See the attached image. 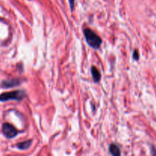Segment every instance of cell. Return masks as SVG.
Returning a JSON list of instances; mask_svg holds the SVG:
<instances>
[{"instance_id": "obj_8", "label": "cell", "mask_w": 156, "mask_h": 156, "mask_svg": "<svg viewBox=\"0 0 156 156\" xmlns=\"http://www.w3.org/2000/svg\"><path fill=\"white\" fill-rule=\"evenodd\" d=\"M139 57H140V55H139L137 50H136L135 51H134V53H133V59H136V60H138Z\"/></svg>"}, {"instance_id": "obj_3", "label": "cell", "mask_w": 156, "mask_h": 156, "mask_svg": "<svg viewBox=\"0 0 156 156\" xmlns=\"http://www.w3.org/2000/svg\"><path fill=\"white\" fill-rule=\"evenodd\" d=\"M2 133L7 138L12 139L18 135V131L12 125L9 123H4L2 126Z\"/></svg>"}, {"instance_id": "obj_2", "label": "cell", "mask_w": 156, "mask_h": 156, "mask_svg": "<svg viewBox=\"0 0 156 156\" xmlns=\"http://www.w3.org/2000/svg\"><path fill=\"white\" fill-rule=\"evenodd\" d=\"M25 97V93L24 91H14L10 92L3 93L0 94V101H7L9 100H15L20 101L23 100Z\"/></svg>"}, {"instance_id": "obj_5", "label": "cell", "mask_w": 156, "mask_h": 156, "mask_svg": "<svg viewBox=\"0 0 156 156\" xmlns=\"http://www.w3.org/2000/svg\"><path fill=\"white\" fill-rule=\"evenodd\" d=\"M91 75H92L93 80H94V82H98L101 79V73L99 72V70L96 67L92 66L91 67Z\"/></svg>"}, {"instance_id": "obj_7", "label": "cell", "mask_w": 156, "mask_h": 156, "mask_svg": "<svg viewBox=\"0 0 156 156\" xmlns=\"http://www.w3.org/2000/svg\"><path fill=\"white\" fill-rule=\"evenodd\" d=\"M32 143V140H27V141L22 142V143H20L17 145V147L19 149H21V150H25V149H27L29 147H30V144Z\"/></svg>"}, {"instance_id": "obj_9", "label": "cell", "mask_w": 156, "mask_h": 156, "mask_svg": "<svg viewBox=\"0 0 156 156\" xmlns=\"http://www.w3.org/2000/svg\"><path fill=\"white\" fill-rule=\"evenodd\" d=\"M70 5V8H71L72 10L74 9V5H75V0H69Z\"/></svg>"}, {"instance_id": "obj_6", "label": "cell", "mask_w": 156, "mask_h": 156, "mask_svg": "<svg viewBox=\"0 0 156 156\" xmlns=\"http://www.w3.org/2000/svg\"><path fill=\"white\" fill-rule=\"evenodd\" d=\"M110 152H111V155H115V156H119L120 155V148L115 144H111L110 146Z\"/></svg>"}, {"instance_id": "obj_4", "label": "cell", "mask_w": 156, "mask_h": 156, "mask_svg": "<svg viewBox=\"0 0 156 156\" xmlns=\"http://www.w3.org/2000/svg\"><path fill=\"white\" fill-rule=\"evenodd\" d=\"M18 85H20V81L16 79L5 81V82H2V85L5 88H12V87L17 86Z\"/></svg>"}, {"instance_id": "obj_1", "label": "cell", "mask_w": 156, "mask_h": 156, "mask_svg": "<svg viewBox=\"0 0 156 156\" xmlns=\"http://www.w3.org/2000/svg\"><path fill=\"white\" fill-rule=\"evenodd\" d=\"M84 35L88 45L94 49H98L101 45L102 41L100 37L89 28L84 29Z\"/></svg>"}]
</instances>
